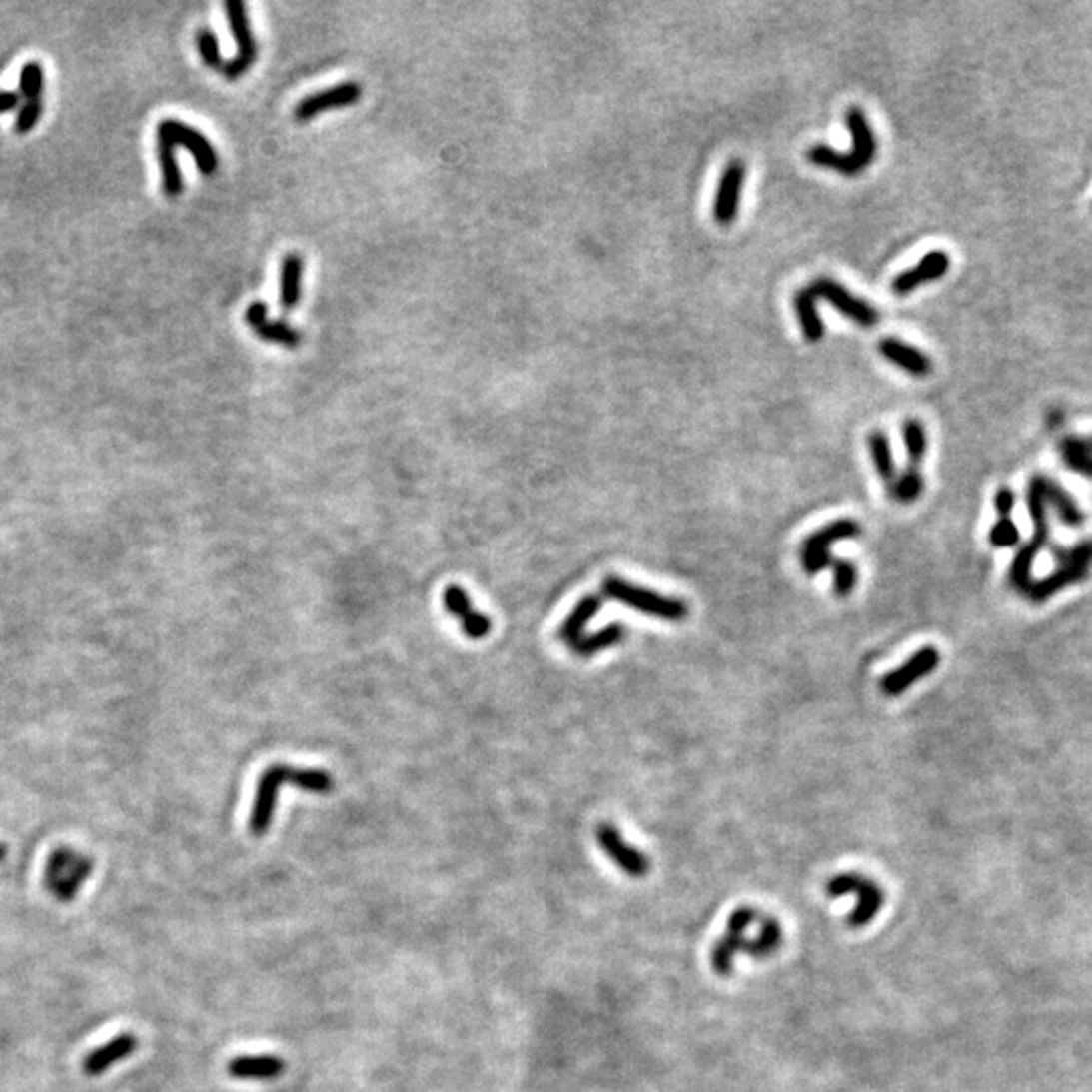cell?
Returning a JSON list of instances; mask_svg holds the SVG:
<instances>
[{"label": "cell", "mask_w": 1092, "mask_h": 1092, "mask_svg": "<svg viewBox=\"0 0 1092 1092\" xmlns=\"http://www.w3.org/2000/svg\"><path fill=\"white\" fill-rule=\"evenodd\" d=\"M829 568L833 570L835 595L848 597L858 584V566L848 558H833Z\"/></svg>", "instance_id": "obj_35"}, {"label": "cell", "mask_w": 1092, "mask_h": 1092, "mask_svg": "<svg viewBox=\"0 0 1092 1092\" xmlns=\"http://www.w3.org/2000/svg\"><path fill=\"white\" fill-rule=\"evenodd\" d=\"M286 1062L280 1056H237L229 1062L227 1072L237 1080H272L282 1076Z\"/></svg>", "instance_id": "obj_21"}, {"label": "cell", "mask_w": 1092, "mask_h": 1092, "mask_svg": "<svg viewBox=\"0 0 1092 1092\" xmlns=\"http://www.w3.org/2000/svg\"><path fill=\"white\" fill-rule=\"evenodd\" d=\"M21 92H0V114L17 110L21 106Z\"/></svg>", "instance_id": "obj_42"}, {"label": "cell", "mask_w": 1092, "mask_h": 1092, "mask_svg": "<svg viewBox=\"0 0 1092 1092\" xmlns=\"http://www.w3.org/2000/svg\"><path fill=\"white\" fill-rule=\"evenodd\" d=\"M5 856H7V848H5L3 844H0V862L5 860Z\"/></svg>", "instance_id": "obj_43"}, {"label": "cell", "mask_w": 1092, "mask_h": 1092, "mask_svg": "<svg viewBox=\"0 0 1092 1092\" xmlns=\"http://www.w3.org/2000/svg\"><path fill=\"white\" fill-rule=\"evenodd\" d=\"M763 914L765 912L754 908L752 904H742L730 912L724 933L718 937V941L714 943L710 951V965L718 977L732 975L734 961L738 955H742L744 943L748 939L746 937L748 929L754 925V922H759Z\"/></svg>", "instance_id": "obj_6"}, {"label": "cell", "mask_w": 1092, "mask_h": 1092, "mask_svg": "<svg viewBox=\"0 0 1092 1092\" xmlns=\"http://www.w3.org/2000/svg\"><path fill=\"white\" fill-rule=\"evenodd\" d=\"M941 653L933 645H925L912 653L900 667L892 669L880 682V690L886 696H900L910 686H914L920 678H927L929 674L939 667Z\"/></svg>", "instance_id": "obj_11"}, {"label": "cell", "mask_w": 1092, "mask_h": 1092, "mask_svg": "<svg viewBox=\"0 0 1092 1092\" xmlns=\"http://www.w3.org/2000/svg\"><path fill=\"white\" fill-rule=\"evenodd\" d=\"M1062 462L1076 474L1092 478V436H1068L1060 442Z\"/></svg>", "instance_id": "obj_30"}, {"label": "cell", "mask_w": 1092, "mask_h": 1092, "mask_svg": "<svg viewBox=\"0 0 1092 1092\" xmlns=\"http://www.w3.org/2000/svg\"><path fill=\"white\" fill-rule=\"evenodd\" d=\"M302 274H304V260L300 254H288L282 262V278H280V304L284 310H294L302 296Z\"/></svg>", "instance_id": "obj_27"}, {"label": "cell", "mask_w": 1092, "mask_h": 1092, "mask_svg": "<svg viewBox=\"0 0 1092 1092\" xmlns=\"http://www.w3.org/2000/svg\"><path fill=\"white\" fill-rule=\"evenodd\" d=\"M989 543L997 548H1010V546H1016L1020 543V531L1018 527L1014 525V521L1007 517V519H999L991 533H989Z\"/></svg>", "instance_id": "obj_38"}, {"label": "cell", "mask_w": 1092, "mask_h": 1092, "mask_svg": "<svg viewBox=\"0 0 1092 1092\" xmlns=\"http://www.w3.org/2000/svg\"><path fill=\"white\" fill-rule=\"evenodd\" d=\"M793 304H795V310H797V316H799V324H801V330H803V336L807 339V343L815 345L819 341H823L825 336V324L821 322V316L817 312V306H815V296L809 288H801L795 298H793Z\"/></svg>", "instance_id": "obj_28"}, {"label": "cell", "mask_w": 1092, "mask_h": 1092, "mask_svg": "<svg viewBox=\"0 0 1092 1092\" xmlns=\"http://www.w3.org/2000/svg\"><path fill=\"white\" fill-rule=\"evenodd\" d=\"M361 96H363L361 83L345 81V83H339V86H332L328 90L310 94L304 100H300L296 110H294V116H296L298 122H308V120L316 118L318 114H322L326 110L349 108V106L357 104L361 100Z\"/></svg>", "instance_id": "obj_12"}, {"label": "cell", "mask_w": 1092, "mask_h": 1092, "mask_svg": "<svg viewBox=\"0 0 1092 1092\" xmlns=\"http://www.w3.org/2000/svg\"><path fill=\"white\" fill-rule=\"evenodd\" d=\"M1088 572H1090V564H1060V568L1048 574L1046 578L1032 580V584L1028 586V591L1024 595H1028L1030 601L1034 603H1044L1052 595L1066 589V586L1084 580Z\"/></svg>", "instance_id": "obj_19"}, {"label": "cell", "mask_w": 1092, "mask_h": 1092, "mask_svg": "<svg viewBox=\"0 0 1092 1092\" xmlns=\"http://www.w3.org/2000/svg\"><path fill=\"white\" fill-rule=\"evenodd\" d=\"M43 86H45V73H43V65L39 61H29L23 65L21 69V96L25 98V102L29 100H41V94H43Z\"/></svg>", "instance_id": "obj_36"}, {"label": "cell", "mask_w": 1092, "mask_h": 1092, "mask_svg": "<svg viewBox=\"0 0 1092 1092\" xmlns=\"http://www.w3.org/2000/svg\"><path fill=\"white\" fill-rule=\"evenodd\" d=\"M156 152H158V164L162 171L164 193L168 197H179L185 189V183H183L181 164L177 158V146L162 136H156Z\"/></svg>", "instance_id": "obj_25"}, {"label": "cell", "mask_w": 1092, "mask_h": 1092, "mask_svg": "<svg viewBox=\"0 0 1092 1092\" xmlns=\"http://www.w3.org/2000/svg\"><path fill=\"white\" fill-rule=\"evenodd\" d=\"M878 351L888 363L896 365L898 369L906 371L912 377L922 379L933 373V361L929 359V355L918 351L912 345L902 343L900 339H894V336H886V339H882L878 343Z\"/></svg>", "instance_id": "obj_18"}, {"label": "cell", "mask_w": 1092, "mask_h": 1092, "mask_svg": "<svg viewBox=\"0 0 1092 1092\" xmlns=\"http://www.w3.org/2000/svg\"><path fill=\"white\" fill-rule=\"evenodd\" d=\"M783 927L779 918L771 916V914H763L761 918V929L757 933V937L754 939H746L744 943V949L742 953L757 959V961H767L771 959L773 955L779 953V949L783 947Z\"/></svg>", "instance_id": "obj_22"}, {"label": "cell", "mask_w": 1092, "mask_h": 1092, "mask_svg": "<svg viewBox=\"0 0 1092 1092\" xmlns=\"http://www.w3.org/2000/svg\"><path fill=\"white\" fill-rule=\"evenodd\" d=\"M1042 494L1046 504L1054 509L1058 521L1066 527H1080L1084 523L1082 511L1076 507L1074 498L1054 480L1042 476Z\"/></svg>", "instance_id": "obj_26"}, {"label": "cell", "mask_w": 1092, "mask_h": 1092, "mask_svg": "<svg viewBox=\"0 0 1092 1092\" xmlns=\"http://www.w3.org/2000/svg\"><path fill=\"white\" fill-rule=\"evenodd\" d=\"M623 639H625V627L621 623H609L591 635H582L570 649L580 657H591L599 651H605L621 643Z\"/></svg>", "instance_id": "obj_31"}, {"label": "cell", "mask_w": 1092, "mask_h": 1092, "mask_svg": "<svg viewBox=\"0 0 1092 1092\" xmlns=\"http://www.w3.org/2000/svg\"><path fill=\"white\" fill-rule=\"evenodd\" d=\"M868 448H870V458H872V464H874L878 476L884 482L892 484L894 478H896V464H894V456H892L890 438L884 432H872L868 436Z\"/></svg>", "instance_id": "obj_32"}, {"label": "cell", "mask_w": 1092, "mask_h": 1092, "mask_svg": "<svg viewBox=\"0 0 1092 1092\" xmlns=\"http://www.w3.org/2000/svg\"><path fill=\"white\" fill-rule=\"evenodd\" d=\"M922 492H925V476H922L918 468H912V466H908L890 484V496L900 504L916 502L922 496Z\"/></svg>", "instance_id": "obj_33"}, {"label": "cell", "mask_w": 1092, "mask_h": 1092, "mask_svg": "<svg viewBox=\"0 0 1092 1092\" xmlns=\"http://www.w3.org/2000/svg\"><path fill=\"white\" fill-rule=\"evenodd\" d=\"M245 322L266 343H274L286 349H296L302 343V334L296 328H292L288 322L268 318L266 302L249 304V308L245 310Z\"/></svg>", "instance_id": "obj_13"}, {"label": "cell", "mask_w": 1092, "mask_h": 1092, "mask_svg": "<svg viewBox=\"0 0 1092 1092\" xmlns=\"http://www.w3.org/2000/svg\"><path fill=\"white\" fill-rule=\"evenodd\" d=\"M138 1050V1038L130 1032H124V1034H118L116 1038H112L110 1042L90 1050L86 1054V1058H83L81 1062V1068H83V1074L86 1076H102L106 1074L112 1066H116L118 1062L130 1058L134 1052Z\"/></svg>", "instance_id": "obj_16"}, {"label": "cell", "mask_w": 1092, "mask_h": 1092, "mask_svg": "<svg viewBox=\"0 0 1092 1092\" xmlns=\"http://www.w3.org/2000/svg\"><path fill=\"white\" fill-rule=\"evenodd\" d=\"M744 177H746V166L742 160L734 158L732 162H728L716 191V199H714V219L720 225H730L736 219Z\"/></svg>", "instance_id": "obj_14"}, {"label": "cell", "mask_w": 1092, "mask_h": 1092, "mask_svg": "<svg viewBox=\"0 0 1092 1092\" xmlns=\"http://www.w3.org/2000/svg\"><path fill=\"white\" fill-rule=\"evenodd\" d=\"M823 892H825L827 898H844V896H854L856 898L854 910L848 914V927L850 929H864V927L872 925L874 918L880 914V910L886 902L884 888L876 880L868 878L866 874L854 872V870L833 874L825 882Z\"/></svg>", "instance_id": "obj_2"}, {"label": "cell", "mask_w": 1092, "mask_h": 1092, "mask_svg": "<svg viewBox=\"0 0 1092 1092\" xmlns=\"http://www.w3.org/2000/svg\"><path fill=\"white\" fill-rule=\"evenodd\" d=\"M862 533L860 525L852 519H839V521H833L829 523L827 527L815 531L811 537L805 539L803 543V548H801V554H807V552H827L831 548V545L835 543H842V541H852V539H858Z\"/></svg>", "instance_id": "obj_24"}, {"label": "cell", "mask_w": 1092, "mask_h": 1092, "mask_svg": "<svg viewBox=\"0 0 1092 1092\" xmlns=\"http://www.w3.org/2000/svg\"><path fill=\"white\" fill-rule=\"evenodd\" d=\"M595 839L605 856L629 878L641 880L651 872V860L639 848L631 846L617 825L605 821L595 829Z\"/></svg>", "instance_id": "obj_7"}, {"label": "cell", "mask_w": 1092, "mask_h": 1092, "mask_svg": "<svg viewBox=\"0 0 1092 1092\" xmlns=\"http://www.w3.org/2000/svg\"><path fill=\"white\" fill-rule=\"evenodd\" d=\"M846 124H848V130L852 134V146H854L850 156L866 171V168L870 166V162L876 158V152H878L876 134H874L866 114L856 106L846 112Z\"/></svg>", "instance_id": "obj_20"}, {"label": "cell", "mask_w": 1092, "mask_h": 1092, "mask_svg": "<svg viewBox=\"0 0 1092 1092\" xmlns=\"http://www.w3.org/2000/svg\"><path fill=\"white\" fill-rule=\"evenodd\" d=\"M284 783H290L302 791L316 793V795L330 793L334 787L330 773L320 769H296L288 765H274L266 769L258 781L254 809H251V817H249V829L254 835H264L270 829L276 815L280 787Z\"/></svg>", "instance_id": "obj_1"}, {"label": "cell", "mask_w": 1092, "mask_h": 1092, "mask_svg": "<svg viewBox=\"0 0 1092 1092\" xmlns=\"http://www.w3.org/2000/svg\"><path fill=\"white\" fill-rule=\"evenodd\" d=\"M156 136H162L166 138L171 144H175L177 148L183 146L197 162V168L203 173V175H213L217 171L219 166V156H217V150L213 148V144L199 132L195 130L193 126L181 122V120H162L156 128Z\"/></svg>", "instance_id": "obj_9"}, {"label": "cell", "mask_w": 1092, "mask_h": 1092, "mask_svg": "<svg viewBox=\"0 0 1092 1092\" xmlns=\"http://www.w3.org/2000/svg\"><path fill=\"white\" fill-rule=\"evenodd\" d=\"M807 160L815 166H821V168H829V171H835L839 175H846V177H856L860 175L864 168L848 154H842L833 150L831 146H825V144H813L809 150H807Z\"/></svg>", "instance_id": "obj_29"}, {"label": "cell", "mask_w": 1092, "mask_h": 1092, "mask_svg": "<svg viewBox=\"0 0 1092 1092\" xmlns=\"http://www.w3.org/2000/svg\"><path fill=\"white\" fill-rule=\"evenodd\" d=\"M603 595L607 599L617 601V603H621L629 609H635L643 615H649V617H655V619H661V621H669V623H680L690 613L688 603H684L682 599L659 595L651 589H643V586H637V584H633L625 578H619V576H607L605 578Z\"/></svg>", "instance_id": "obj_3"}, {"label": "cell", "mask_w": 1092, "mask_h": 1092, "mask_svg": "<svg viewBox=\"0 0 1092 1092\" xmlns=\"http://www.w3.org/2000/svg\"><path fill=\"white\" fill-rule=\"evenodd\" d=\"M809 290L813 292L815 298L827 300L839 314H844L846 318H850L852 322H856L864 328H872L880 320V314L872 304H868L866 300L854 296L848 288H844L842 284H837L831 278L813 280Z\"/></svg>", "instance_id": "obj_10"}, {"label": "cell", "mask_w": 1092, "mask_h": 1092, "mask_svg": "<svg viewBox=\"0 0 1092 1092\" xmlns=\"http://www.w3.org/2000/svg\"><path fill=\"white\" fill-rule=\"evenodd\" d=\"M444 605L448 613L462 623V629L470 639H484L490 633L492 621L488 619V615H482L472 607L470 597L462 586H448L444 593Z\"/></svg>", "instance_id": "obj_17"}, {"label": "cell", "mask_w": 1092, "mask_h": 1092, "mask_svg": "<svg viewBox=\"0 0 1092 1092\" xmlns=\"http://www.w3.org/2000/svg\"><path fill=\"white\" fill-rule=\"evenodd\" d=\"M1014 507H1016V496H1014V492H1012L1010 488H1005V486L999 488L997 494H995V511H997L999 519H1007V517H1010L1012 511H1014Z\"/></svg>", "instance_id": "obj_41"}, {"label": "cell", "mask_w": 1092, "mask_h": 1092, "mask_svg": "<svg viewBox=\"0 0 1092 1092\" xmlns=\"http://www.w3.org/2000/svg\"><path fill=\"white\" fill-rule=\"evenodd\" d=\"M225 13H227V21H229V27H231L235 43H237V55L233 59L225 61L221 71L227 79H237L243 73H247L249 67L256 63L258 43H256L254 31H251V25H249L247 7L241 3V0H229V3H225Z\"/></svg>", "instance_id": "obj_8"}, {"label": "cell", "mask_w": 1092, "mask_h": 1092, "mask_svg": "<svg viewBox=\"0 0 1092 1092\" xmlns=\"http://www.w3.org/2000/svg\"><path fill=\"white\" fill-rule=\"evenodd\" d=\"M601 609H603V599L599 595L582 597L574 605V609L568 613V617L562 621L558 629V637L572 647L584 635L586 625L595 619V615H599Z\"/></svg>", "instance_id": "obj_23"}, {"label": "cell", "mask_w": 1092, "mask_h": 1092, "mask_svg": "<svg viewBox=\"0 0 1092 1092\" xmlns=\"http://www.w3.org/2000/svg\"><path fill=\"white\" fill-rule=\"evenodd\" d=\"M902 440H904L908 464L912 468H918L922 462H925L927 448H929L925 426H922L918 419H908V422H904L902 426Z\"/></svg>", "instance_id": "obj_34"}, {"label": "cell", "mask_w": 1092, "mask_h": 1092, "mask_svg": "<svg viewBox=\"0 0 1092 1092\" xmlns=\"http://www.w3.org/2000/svg\"><path fill=\"white\" fill-rule=\"evenodd\" d=\"M949 268H951L949 254H945V251H941V249L929 251V254L922 258L914 268L898 274L892 280V290L898 296H906L922 284L941 280L949 272Z\"/></svg>", "instance_id": "obj_15"}, {"label": "cell", "mask_w": 1092, "mask_h": 1092, "mask_svg": "<svg viewBox=\"0 0 1092 1092\" xmlns=\"http://www.w3.org/2000/svg\"><path fill=\"white\" fill-rule=\"evenodd\" d=\"M1052 554L1060 564H1092V541L1078 543L1074 546H1054Z\"/></svg>", "instance_id": "obj_39"}, {"label": "cell", "mask_w": 1092, "mask_h": 1092, "mask_svg": "<svg viewBox=\"0 0 1092 1092\" xmlns=\"http://www.w3.org/2000/svg\"><path fill=\"white\" fill-rule=\"evenodd\" d=\"M43 104L41 100H29L19 108V114L15 118V132L17 134H29L41 120Z\"/></svg>", "instance_id": "obj_40"}, {"label": "cell", "mask_w": 1092, "mask_h": 1092, "mask_svg": "<svg viewBox=\"0 0 1092 1092\" xmlns=\"http://www.w3.org/2000/svg\"><path fill=\"white\" fill-rule=\"evenodd\" d=\"M1046 500H1044V494H1042V476H1034L1032 482H1030V488H1028V511H1030V517H1032V523H1034V537L1028 545H1024L1014 562H1012V568H1010V582L1016 591L1020 593H1026L1028 586L1032 584V564L1036 560V556L1040 554V550L1048 545V539H1050V525H1048V517H1046Z\"/></svg>", "instance_id": "obj_4"}, {"label": "cell", "mask_w": 1092, "mask_h": 1092, "mask_svg": "<svg viewBox=\"0 0 1092 1092\" xmlns=\"http://www.w3.org/2000/svg\"><path fill=\"white\" fill-rule=\"evenodd\" d=\"M197 47H199V53H201L205 65H209L211 69H223L225 61L221 57L219 39L211 29H201L197 33Z\"/></svg>", "instance_id": "obj_37"}, {"label": "cell", "mask_w": 1092, "mask_h": 1092, "mask_svg": "<svg viewBox=\"0 0 1092 1092\" xmlns=\"http://www.w3.org/2000/svg\"><path fill=\"white\" fill-rule=\"evenodd\" d=\"M94 862L69 848L55 850L45 864V888L59 902H71L92 876Z\"/></svg>", "instance_id": "obj_5"}]
</instances>
